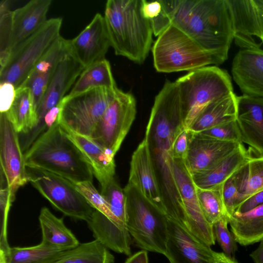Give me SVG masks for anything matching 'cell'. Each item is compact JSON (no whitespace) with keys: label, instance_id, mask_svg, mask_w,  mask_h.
<instances>
[{"label":"cell","instance_id":"cell-39","mask_svg":"<svg viewBox=\"0 0 263 263\" xmlns=\"http://www.w3.org/2000/svg\"><path fill=\"white\" fill-rule=\"evenodd\" d=\"M228 223L227 216H223L213 224L214 232L215 239L223 253L230 258L235 259L237 250V242L233 233L228 230Z\"/></svg>","mask_w":263,"mask_h":263},{"label":"cell","instance_id":"cell-37","mask_svg":"<svg viewBox=\"0 0 263 263\" xmlns=\"http://www.w3.org/2000/svg\"><path fill=\"white\" fill-rule=\"evenodd\" d=\"M73 183L95 210L101 212L121 229L128 231L114 215L107 202L96 189L92 182L88 181Z\"/></svg>","mask_w":263,"mask_h":263},{"label":"cell","instance_id":"cell-32","mask_svg":"<svg viewBox=\"0 0 263 263\" xmlns=\"http://www.w3.org/2000/svg\"><path fill=\"white\" fill-rule=\"evenodd\" d=\"M97 88H117L110 63L105 59L84 69L67 96H74Z\"/></svg>","mask_w":263,"mask_h":263},{"label":"cell","instance_id":"cell-40","mask_svg":"<svg viewBox=\"0 0 263 263\" xmlns=\"http://www.w3.org/2000/svg\"><path fill=\"white\" fill-rule=\"evenodd\" d=\"M198 133L220 141L242 143L236 119L217 125Z\"/></svg>","mask_w":263,"mask_h":263},{"label":"cell","instance_id":"cell-1","mask_svg":"<svg viewBox=\"0 0 263 263\" xmlns=\"http://www.w3.org/2000/svg\"><path fill=\"white\" fill-rule=\"evenodd\" d=\"M162 11L150 20L153 34L173 25L223 63L234 39L233 16L229 0L160 1Z\"/></svg>","mask_w":263,"mask_h":263},{"label":"cell","instance_id":"cell-22","mask_svg":"<svg viewBox=\"0 0 263 263\" xmlns=\"http://www.w3.org/2000/svg\"><path fill=\"white\" fill-rule=\"evenodd\" d=\"M51 2V0H32L12 11L10 53L46 22V15Z\"/></svg>","mask_w":263,"mask_h":263},{"label":"cell","instance_id":"cell-49","mask_svg":"<svg viewBox=\"0 0 263 263\" xmlns=\"http://www.w3.org/2000/svg\"><path fill=\"white\" fill-rule=\"evenodd\" d=\"M258 247L250 255L254 263H263V240Z\"/></svg>","mask_w":263,"mask_h":263},{"label":"cell","instance_id":"cell-14","mask_svg":"<svg viewBox=\"0 0 263 263\" xmlns=\"http://www.w3.org/2000/svg\"><path fill=\"white\" fill-rule=\"evenodd\" d=\"M164 256L170 263H216V252L199 239L186 223L167 218Z\"/></svg>","mask_w":263,"mask_h":263},{"label":"cell","instance_id":"cell-19","mask_svg":"<svg viewBox=\"0 0 263 263\" xmlns=\"http://www.w3.org/2000/svg\"><path fill=\"white\" fill-rule=\"evenodd\" d=\"M84 69L70 52L61 60L36 109L37 126L47 112L59 104Z\"/></svg>","mask_w":263,"mask_h":263},{"label":"cell","instance_id":"cell-27","mask_svg":"<svg viewBox=\"0 0 263 263\" xmlns=\"http://www.w3.org/2000/svg\"><path fill=\"white\" fill-rule=\"evenodd\" d=\"M39 220L42 234L41 242L44 244L66 251L80 243L74 235L65 225L63 218L55 216L47 208H42Z\"/></svg>","mask_w":263,"mask_h":263},{"label":"cell","instance_id":"cell-7","mask_svg":"<svg viewBox=\"0 0 263 263\" xmlns=\"http://www.w3.org/2000/svg\"><path fill=\"white\" fill-rule=\"evenodd\" d=\"M124 190L127 200L126 227L134 243L143 250L164 255L166 216L149 203L130 183Z\"/></svg>","mask_w":263,"mask_h":263},{"label":"cell","instance_id":"cell-3","mask_svg":"<svg viewBox=\"0 0 263 263\" xmlns=\"http://www.w3.org/2000/svg\"><path fill=\"white\" fill-rule=\"evenodd\" d=\"M24 156L27 167L50 172L73 183L92 182L89 163L58 120L34 140Z\"/></svg>","mask_w":263,"mask_h":263},{"label":"cell","instance_id":"cell-48","mask_svg":"<svg viewBox=\"0 0 263 263\" xmlns=\"http://www.w3.org/2000/svg\"><path fill=\"white\" fill-rule=\"evenodd\" d=\"M124 263H148L147 252L142 250L130 255Z\"/></svg>","mask_w":263,"mask_h":263},{"label":"cell","instance_id":"cell-44","mask_svg":"<svg viewBox=\"0 0 263 263\" xmlns=\"http://www.w3.org/2000/svg\"><path fill=\"white\" fill-rule=\"evenodd\" d=\"M16 89L10 83H0V111L7 112L11 106L15 98Z\"/></svg>","mask_w":263,"mask_h":263},{"label":"cell","instance_id":"cell-26","mask_svg":"<svg viewBox=\"0 0 263 263\" xmlns=\"http://www.w3.org/2000/svg\"><path fill=\"white\" fill-rule=\"evenodd\" d=\"M237 96L233 92L207 105L196 117L188 130L198 133L236 119Z\"/></svg>","mask_w":263,"mask_h":263},{"label":"cell","instance_id":"cell-47","mask_svg":"<svg viewBox=\"0 0 263 263\" xmlns=\"http://www.w3.org/2000/svg\"><path fill=\"white\" fill-rule=\"evenodd\" d=\"M255 7L256 24L254 36L259 38L263 44V5L258 0H253Z\"/></svg>","mask_w":263,"mask_h":263},{"label":"cell","instance_id":"cell-16","mask_svg":"<svg viewBox=\"0 0 263 263\" xmlns=\"http://www.w3.org/2000/svg\"><path fill=\"white\" fill-rule=\"evenodd\" d=\"M70 54L84 68L105 59L110 46L104 16L97 13L74 38L68 40Z\"/></svg>","mask_w":263,"mask_h":263},{"label":"cell","instance_id":"cell-38","mask_svg":"<svg viewBox=\"0 0 263 263\" xmlns=\"http://www.w3.org/2000/svg\"><path fill=\"white\" fill-rule=\"evenodd\" d=\"M12 11L9 9V1L0 4V65L3 67L10 56V43L12 29Z\"/></svg>","mask_w":263,"mask_h":263},{"label":"cell","instance_id":"cell-42","mask_svg":"<svg viewBox=\"0 0 263 263\" xmlns=\"http://www.w3.org/2000/svg\"><path fill=\"white\" fill-rule=\"evenodd\" d=\"M222 195L229 220L235 213L239 197L238 187L233 175L222 184Z\"/></svg>","mask_w":263,"mask_h":263},{"label":"cell","instance_id":"cell-13","mask_svg":"<svg viewBox=\"0 0 263 263\" xmlns=\"http://www.w3.org/2000/svg\"><path fill=\"white\" fill-rule=\"evenodd\" d=\"M173 170L187 226L199 239L209 247L215 243L213 226L206 220L197 198L196 186L184 160L173 158Z\"/></svg>","mask_w":263,"mask_h":263},{"label":"cell","instance_id":"cell-34","mask_svg":"<svg viewBox=\"0 0 263 263\" xmlns=\"http://www.w3.org/2000/svg\"><path fill=\"white\" fill-rule=\"evenodd\" d=\"M53 263H115L108 249L97 239L66 250Z\"/></svg>","mask_w":263,"mask_h":263},{"label":"cell","instance_id":"cell-21","mask_svg":"<svg viewBox=\"0 0 263 263\" xmlns=\"http://www.w3.org/2000/svg\"><path fill=\"white\" fill-rule=\"evenodd\" d=\"M69 52L68 40L60 36L39 61L23 86L30 89L35 111L59 63Z\"/></svg>","mask_w":263,"mask_h":263},{"label":"cell","instance_id":"cell-23","mask_svg":"<svg viewBox=\"0 0 263 263\" xmlns=\"http://www.w3.org/2000/svg\"><path fill=\"white\" fill-rule=\"evenodd\" d=\"M60 125L85 156L100 184L114 178L116 164L114 156L90 137L76 133L66 126Z\"/></svg>","mask_w":263,"mask_h":263},{"label":"cell","instance_id":"cell-45","mask_svg":"<svg viewBox=\"0 0 263 263\" xmlns=\"http://www.w3.org/2000/svg\"><path fill=\"white\" fill-rule=\"evenodd\" d=\"M141 11L143 16L151 20L157 17L162 11V5L160 1L148 2L141 0Z\"/></svg>","mask_w":263,"mask_h":263},{"label":"cell","instance_id":"cell-15","mask_svg":"<svg viewBox=\"0 0 263 263\" xmlns=\"http://www.w3.org/2000/svg\"><path fill=\"white\" fill-rule=\"evenodd\" d=\"M152 205L166 216L163 198L144 137L133 154L128 182Z\"/></svg>","mask_w":263,"mask_h":263},{"label":"cell","instance_id":"cell-10","mask_svg":"<svg viewBox=\"0 0 263 263\" xmlns=\"http://www.w3.org/2000/svg\"><path fill=\"white\" fill-rule=\"evenodd\" d=\"M29 182L56 209L71 218L87 222L94 209L73 182L55 174L27 167Z\"/></svg>","mask_w":263,"mask_h":263},{"label":"cell","instance_id":"cell-2","mask_svg":"<svg viewBox=\"0 0 263 263\" xmlns=\"http://www.w3.org/2000/svg\"><path fill=\"white\" fill-rule=\"evenodd\" d=\"M182 126L184 116L180 99L170 93L157 95L144 137L161 192L165 198L173 197L178 193L173 170L172 148L176 135Z\"/></svg>","mask_w":263,"mask_h":263},{"label":"cell","instance_id":"cell-30","mask_svg":"<svg viewBox=\"0 0 263 263\" xmlns=\"http://www.w3.org/2000/svg\"><path fill=\"white\" fill-rule=\"evenodd\" d=\"M249 149V159L233 174L239 193L236 208L252 195L263 191V156Z\"/></svg>","mask_w":263,"mask_h":263},{"label":"cell","instance_id":"cell-31","mask_svg":"<svg viewBox=\"0 0 263 263\" xmlns=\"http://www.w3.org/2000/svg\"><path fill=\"white\" fill-rule=\"evenodd\" d=\"M6 112L18 133H27L37 126L31 91L28 87L16 89L13 102Z\"/></svg>","mask_w":263,"mask_h":263},{"label":"cell","instance_id":"cell-36","mask_svg":"<svg viewBox=\"0 0 263 263\" xmlns=\"http://www.w3.org/2000/svg\"><path fill=\"white\" fill-rule=\"evenodd\" d=\"M100 193L107 202L111 212L125 228L127 221V200L124 190L115 178L100 184Z\"/></svg>","mask_w":263,"mask_h":263},{"label":"cell","instance_id":"cell-12","mask_svg":"<svg viewBox=\"0 0 263 263\" xmlns=\"http://www.w3.org/2000/svg\"><path fill=\"white\" fill-rule=\"evenodd\" d=\"M1 172L13 201L17 190L29 182L24 154L20 143L18 133L6 112L0 115Z\"/></svg>","mask_w":263,"mask_h":263},{"label":"cell","instance_id":"cell-18","mask_svg":"<svg viewBox=\"0 0 263 263\" xmlns=\"http://www.w3.org/2000/svg\"><path fill=\"white\" fill-rule=\"evenodd\" d=\"M233 80L243 95L263 99V49H240L232 65Z\"/></svg>","mask_w":263,"mask_h":263},{"label":"cell","instance_id":"cell-6","mask_svg":"<svg viewBox=\"0 0 263 263\" xmlns=\"http://www.w3.org/2000/svg\"><path fill=\"white\" fill-rule=\"evenodd\" d=\"M188 129L207 105L233 92L231 77L217 66H207L189 72L176 81Z\"/></svg>","mask_w":263,"mask_h":263},{"label":"cell","instance_id":"cell-20","mask_svg":"<svg viewBox=\"0 0 263 263\" xmlns=\"http://www.w3.org/2000/svg\"><path fill=\"white\" fill-rule=\"evenodd\" d=\"M236 121L241 142L263 156V99L237 96Z\"/></svg>","mask_w":263,"mask_h":263},{"label":"cell","instance_id":"cell-43","mask_svg":"<svg viewBox=\"0 0 263 263\" xmlns=\"http://www.w3.org/2000/svg\"><path fill=\"white\" fill-rule=\"evenodd\" d=\"M190 132L184 126L181 127L174 139L172 154L174 159L184 160L187 155L189 144Z\"/></svg>","mask_w":263,"mask_h":263},{"label":"cell","instance_id":"cell-35","mask_svg":"<svg viewBox=\"0 0 263 263\" xmlns=\"http://www.w3.org/2000/svg\"><path fill=\"white\" fill-rule=\"evenodd\" d=\"M222 185L210 189H202L196 186L197 198L203 215L213 226L222 217L227 215L222 195Z\"/></svg>","mask_w":263,"mask_h":263},{"label":"cell","instance_id":"cell-11","mask_svg":"<svg viewBox=\"0 0 263 263\" xmlns=\"http://www.w3.org/2000/svg\"><path fill=\"white\" fill-rule=\"evenodd\" d=\"M136 113L134 96L118 88L115 99L90 138L115 157L135 119Z\"/></svg>","mask_w":263,"mask_h":263},{"label":"cell","instance_id":"cell-8","mask_svg":"<svg viewBox=\"0 0 263 263\" xmlns=\"http://www.w3.org/2000/svg\"><path fill=\"white\" fill-rule=\"evenodd\" d=\"M62 24L60 17L48 20L39 30L16 46L0 68V83H10L16 89L22 87L39 61L61 36Z\"/></svg>","mask_w":263,"mask_h":263},{"label":"cell","instance_id":"cell-17","mask_svg":"<svg viewBox=\"0 0 263 263\" xmlns=\"http://www.w3.org/2000/svg\"><path fill=\"white\" fill-rule=\"evenodd\" d=\"M189 132V148L184 163L191 175L211 167L243 144L220 141Z\"/></svg>","mask_w":263,"mask_h":263},{"label":"cell","instance_id":"cell-25","mask_svg":"<svg viewBox=\"0 0 263 263\" xmlns=\"http://www.w3.org/2000/svg\"><path fill=\"white\" fill-rule=\"evenodd\" d=\"M87 222L95 239L115 252L131 255L132 238L128 231L121 229L96 210Z\"/></svg>","mask_w":263,"mask_h":263},{"label":"cell","instance_id":"cell-41","mask_svg":"<svg viewBox=\"0 0 263 263\" xmlns=\"http://www.w3.org/2000/svg\"><path fill=\"white\" fill-rule=\"evenodd\" d=\"M10 194L7 185L1 186V237L0 250L5 251L10 247L7 237V224L9 212L12 203Z\"/></svg>","mask_w":263,"mask_h":263},{"label":"cell","instance_id":"cell-33","mask_svg":"<svg viewBox=\"0 0 263 263\" xmlns=\"http://www.w3.org/2000/svg\"><path fill=\"white\" fill-rule=\"evenodd\" d=\"M65 251L41 242L26 247H9L0 252V263H53Z\"/></svg>","mask_w":263,"mask_h":263},{"label":"cell","instance_id":"cell-5","mask_svg":"<svg viewBox=\"0 0 263 263\" xmlns=\"http://www.w3.org/2000/svg\"><path fill=\"white\" fill-rule=\"evenodd\" d=\"M152 51L154 66L159 72H190L221 64L212 54L173 25L158 36Z\"/></svg>","mask_w":263,"mask_h":263},{"label":"cell","instance_id":"cell-50","mask_svg":"<svg viewBox=\"0 0 263 263\" xmlns=\"http://www.w3.org/2000/svg\"><path fill=\"white\" fill-rule=\"evenodd\" d=\"M216 263H239L235 259L230 258L223 252H216Z\"/></svg>","mask_w":263,"mask_h":263},{"label":"cell","instance_id":"cell-4","mask_svg":"<svg viewBox=\"0 0 263 263\" xmlns=\"http://www.w3.org/2000/svg\"><path fill=\"white\" fill-rule=\"evenodd\" d=\"M141 0H108L104 21L110 46L115 54L137 64L148 55L153 31L149 20L141 13Z\"/></svg>","mask_w":263,"mask_h":263},{"label":"cell","instance_id":"cell-24","mask_svg":"<svg viewBox=\"0 0 263 263\" xmlns=\"http://www.w3.org/2000/svg\"><path fill=\"white\" fill-rule=\"evenodd\" d=\"M250 156V149H246L242 144L237 149L213 166L191 175L193 181L197 187L202 189L221 185L248 160Z\"/></svg>","mask_w":263,"mask_h":263},{"label":"cell","instance_id":"cell-28","mask_svg":"<svg viewBox=\"0 0 263 263\" xmlns=\"http://www.w3.org/2000/svg\"><path fill=\"white\" fill-rule=\"evenodd\" d=\"M229 223L237 242L243 246L263 240V204L243 213L235 212Z\"/></svg>","mask_w":263,"mask_h":263},{"label":"cell","instance_id":"cell-9","mask_svg":"<svg viewBox=\"0 0 263 263\" xmlns=\"http://www.w3.org/2000/svg\"><path fill=\"white\" fill-rule=\"evenodd\" d=\"M115 89L97 88L72 96L60 103L58 121L79 134L90 137L116 95Z\"/></svg>","mask_w":263,"mask_h":263},{"label":"cell","instance_id":"cell-46","mask_svg":"<svg viewBox=\"0 0 263 263\" xmlns=\"http://www.w3.org/2000/svg\"><path fill=\"white\" fill-rule=\"evenodd\" d=\"M263 204V191L252 195L240 203L236 208L235 212L243 213Z\"/></svg>","mask_w":263,"mask_h":263},{"label":"cell","instance_id":"cell-51","mask_svg":"<svg viewBox=\"0 0 263 263\" xmlns=\"http://www.w3.org/2000/svg\"><path fill=\"white\" fill-rule=\"evenodd\" d=\"M258 2L263 5V0H258Z\"/></svg>","mask_w":263,"mask_h":263},{"label":"cell","instance_id":"cell-29","mask_svg":"<svg viewBox=\"0 0 263 263\" xmlns=\"http://www.w3.org/2000/svg\"><path fill=\"white\" fill-rule=\"evenodd\" d=\"M231 7L235 29V43L241 49L260 47L253 39L255 25L253 0H229Z\"/></svg>","mask_w":263,"mask_h":263}]
</instances>
